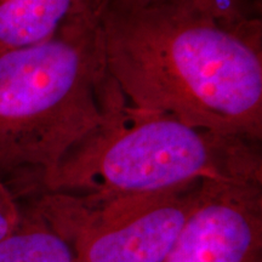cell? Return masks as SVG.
<instances>
[{
  "label": "cell",
  "mask_w": 262,
  "mask_h": 262,
  "mask_svg": "<svg viewBox=\"0 0 262 262\" xmlns=\"http://www.w3.org/2000/svg\"><path fill=\"white\" fill-rule=\"evenodd\" d=\"M98 28L108 74L133 106L261 143L260 17L222 21L192 0H111Z\"/></svg>",
  "instance_id": "6da1fadb"
},
{
  "label": "cell",
  "mask_w": 262,
  "mask_h": 262,
  "mask_svg": "<svg viewBox=\"0 0 262 262\" xmlns=\"http://www.w3.org/2000/svg\"><path fill=\"white\" fill-rule=\"evenodd\" d=\"M260 145L140 110L108 74L102 123L31 192L145 194L204 180L262 182Z\"/></svg>",
  "instance_id": "7a4b0ae2"
},
{
  "label": "cell",
  "mask_w": 262,
  "mask_h": 262,
  "mask_svg": "<svg viewBox=\"0 0 262 262\" xmlns=\"http://www.w3.org/2000/svg\"><path fill=\"white\" fill-rule=\"evenodd\" d=\"M98 18L0 51V173L27 192L102 123L108 72Z\"/></svg>",
  "instance_id": "3957f363"
},
{
  "label": "cell",
  "mask_w": 262,
  "mask_h": 262,
  "mask_svg": "<svg viewBox=\"0 0 262 262\" xmlns=\"http://www.w3.org/2000/svg\"><path fill=\"white\" fill-rule=\"evenodd\" d=\"M201 185L145 194L34 191L25 205L70 245L77 262H163Z\"/></svg>",
  "instance_id": "277c9868"
},
{
  "label": "cell",
  "mask_w": 262,
  "mask_h": 262,
  "mask_svg": "<svg viewBox=\"0 0 262 262\" xmlns=\"http://www.w3.org/2000/svg\"><path fill=\"white\" fill-rule=\"evenodd\" d=\"M163 262H262V182L202 181Z\"/></svg>",
  "instance_id": "5b68a950"
},
{
  "label": "cell",
  "mask_w": 262,
  "mask_h": 262,
  "mask_svg": "<svg viewBox=\"0 0 262 262\" xmlns=\"http://www.w3.org/2000/svg\"><path fill=\"white\" fill-rule=\"evenodd\" d=\"M101 0H0V51L45 41L68 26L98 18Z\"/></svg>",
  "instance_id": "8992f818"
},
{
  "label": "cell",
  "mask_w": 262,
  "mask_h": 262,
  "mask_svg": "<svg viewBox=\"0 0 262 262\" xmlns=\"http://www.w3.org/2000/svg\"><path fill=\"white\" fill-rule=\"evenodd\" d=\"M21 206L18 226L0 242V262H77L70 245L32 209Z\"/></svg>",
  "instance_id": "52a82bcc"
},
{
  "label": "cell",
  "mask_w": 262,
  "mask_h": 262,
  "mask_svg": "<svg viewBox=\"0 0 262 262\" xmlns=\"http://www.w3.org/2000/svg\"><path fill=\"white\" fill-rule=\"evenodd\" d=\"M104 3L111 0H101ZM126 4H145L149 0H114ZM203 11L208 12L214 17L227 22H242L253 16L247 9L245 0H192Z\"/></svg>",
  "instance_id": "ba28073f"
},
{
  "label": "cell",
  "mask_w": 262,
  "mask_h": 262,
  "mask_svg": "<svg viewBox=\"0 0 262 262\" xmlns=\"http://www.w3.org/2000/svg\"><path fill=\"white\" fill-rule=\"evenodd\" d=\"M21 216V201L0 173V242L15 231Z\"/></svg>",
  "instance_id": "9c48e42d"
},
{
  "label": "cell",
  "mask_w": 262,
  "mask_h": 262,
  "mask_svg": "<svg viewBox=\"0 0 262 262\" xmlns=\"http://www.w3.org/2000/svg\"><path fill=\"white\" fill-rule=\"evenodd\" d=\"M245 2H247V0H245Z\"/></svg>",
  "instance_id": "30bf717a"
}]
</instances>
